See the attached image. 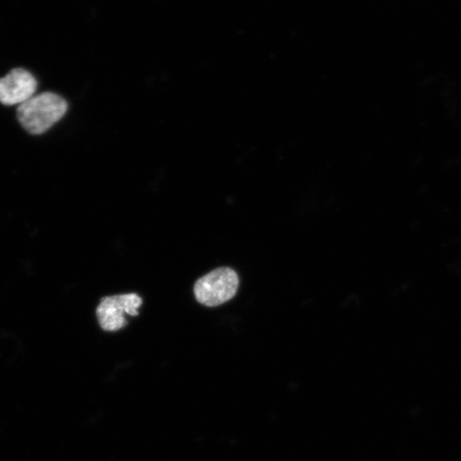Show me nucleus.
I'll use <instances>...</instances> for the list:
<instances>
[{"label":"nucleus","instance_id":"f257e3e1","mask_svg":"<svg viewBox=\"0 0 461 461\" xmlns=\"http://www.w3.org/2000/svg\"><path fill=\"white\" fill-rule=\"evenodd\" d=\"M68 103L60 95L45 92L33 95L17 109V118L29 134L41 135L65 117Z\"/></svg>","mask_w":461,"mask_h":461},{"label":"nucleus","instance_id":"f03ea898","mask_svg":"<svg viewBox=\"0 0 461 461\" xmlns=\"http://www.w3.org/2000/svg\"><path fill=\"white\" fill-rule=\"evenodd\" d=\"M240 279L235 270L221 267L195 282L194 292L197 301L206 307H218L230 301L239 291Z\"/></svg>","mask_w":461,"mask_h":461},{"label":"nucleus","instance_id":"7ed1b4c3","mask_svg":"<svg viewBox=\"0 0 461 461\" xmlns=\"http://www.w3.org/2000/svg\"><path fill=\"white\" fill-rule=\"evenodd\" d=\"M142 298L136 293L103 298L97 305L95 314L103 330L115 332L128 325L125 314L138 316Z\"/></svg>","mask_w":461,"mask_h":461},{"label":"nucleus","instance_id":"20e7f679","mask_svg":"<svg viewBox=\"0 0 461 461\" xmlns=\"http://www.w3.org/2000/svg\"><path fill=\"white\" fill-rule=\"evenodd\" d=\"M37 80L24 68H14L0 78V103L4 105H21L34 95Z\"/></svg>","mask_w":461,"mask_h":461}]
</instances>
